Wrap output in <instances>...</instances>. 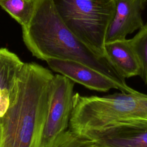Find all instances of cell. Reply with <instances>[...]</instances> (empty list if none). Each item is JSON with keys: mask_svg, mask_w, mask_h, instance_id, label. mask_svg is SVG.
Segmentation results:
<instances>
[{"mask_svg": "<svg viewBox=\"0 0 147 147\" xmlns=\"http://www.w3.org/2000/svg\"><path fill=\"white\" fill-rule=\"evenodd\" d=\"M114 16L107 27L105 42L126 38L144 25L142 13L147 0H115Z\"/></svg>", "mask_w": 147, "mask_h": 147, "instance_id": "cell-8", "label": "cell"}, {"mask_svg": "<svg viewBox=\"0 0 147 147\" xmlns=\"http://www.w3.org/2000/svg\"><path fill=\"white\" fill-rule=\"evenodd\" d=\"M24 63L14 53L0 48V96H10L17 75Z\"/></svg>", "mask_w": 147, "mask_h": 147, "instance_id": "cell-10", "label": "cell"}, {"mask_svg": "<svg viewBox=\"0 0 147 147\" xmlns=\"http://www.w3.org/2000/svg\"><path fill=\"white\" fill-rule=\"evenodd\" d=\"M53 76L37 63H24L10 91L8 109L0 118V147H40Z\"/></svg>", "mask_w": 147, "mask_h": 147, "instance_id": "cell-2", "label": "cell"}, {"mask_svg": "<svg viewBox=\"0 0 147 147\" xmlns=\"http://www.w3.org/2000/svg\"><path fill=\"white\" fill-rule=\"evenodd\" d=\"M1 138H2V128H1V124H0V146H1Z\"/></svg>", "mask_w": 147, "mask_h": 147, "instance_id": "cell-14", "label": "cell"}, {"mask_svg": "<svg viewBox=\"0 0 147 147\" xmlns=\"http://www.w3.org/2000/svg\"><path fill=\"white\" fill-rule=\"evenodd\" d=\"M23 41L36 58L68 60L82 63L114 81L120 91L133 92L107 57L83 42L65 25L51 0H34L32 15L22 28Z\"/></svg>", "mask_w": 147, "mask_h": 147, "instance_id": "cell-1", "label": "cell"}, {"mask_svg": "<svg viewBox=\"0 0 147 147\" xmlns=\"http://www.w3.org/2000/svg\"><path fill=\"white\" fill-rule=\"evenodd\" d=\"M47 147H105L83 134L69 129L57 137Z\"/></svg>", "mask_w": 147, "mask_h": 147, "instance_id": "cell-13", "label": "cell"}, {"mask_svg": "<svg viewBox=\"0 0 147 147\" xmlns=\"http://www.w3.org/2000/svg\"><path fill=\"white\" fill-rule=\"evenodd\" d=\"M49 68L72 82L99 92H107L112 88L120 90L112 79L92 67L72 60L49 59L45 61Z\"/></svg>", "mask_w": 147, "mask_h": 147, "instance_id": "cell-7", "label": "cell"}, {"mask_svg": "<svg viewBox=\"0 0 147 147\" xmlns=\"http://www.w3.org/2000/svg\"><path fill=\"white\" fill-rule=\"evenodd\" d=\"M51 1L68 28L88 47L105 56V36L115 12V1Z\"/></svg>", "mask_w": 147, "mask_h": 147, "instance_id": "cell-4", "label": "cell"}, {"mask_svg": "<svg viewBox=\"0 0 147 147\" xmlns=\"http://www.w3.org/2000/svg\"><path fill=\"white\" fill-rule=\"evenodd\" d=\"M74 84L62 75H54L40 147H47L67 130L73 108Z\"/></svg>", "mask_w": 147, "mask_h": 147, "instance_id": "cell-5", "label": "cell"}, {"mask_svg": "<svg viewBox=\"0 0 147 147\" xmlns=\"http://www.w3.org/2000/svg\"><path fill=\"white\" fill-rule=\"evenodd\" d=\"M34 5V0H0V6L22 28L29 22Z\"/></svg>", "mask_w": 147, "mask_h": 147, "instance_id": "cell-11", "label": "cell"}, {"mask_svg": "<svg viewBox=\"0 0 147 147\" xmlns=\"http://www.w3.org/2000/svg\"><path fill=\"white\" fill-rule=\"evenodd\" d=\"M129 40L138 61V76L147 86V22L138 30L132 38Z\"/></svg>", "mask_w": 147, "mask_h": 147, "instance_id": "cell-12", "label": "cell"}, {"mask_svg": "<svg viewBox=\"0 0 147 147\" xmlns=\"http://www.w3.org/2000/svg\"><path fill=\"white\" fill-rule=\"evenodd\" d=\"M147 121V94L135 91L104 96H73L71 130L82 134L114 125Z\"/></svg>", "mask_w": 147, "mask_h": 147, "instance_id": "cell-3", "label": "cell"}, {"mask_svg": "<svg viewBox=\"0 0 147 147\" xmlns=\"http://www.w3.org/2000/svg\"><path fill=\"white\" fill-rule=\"evenodd\" d=\"M105 56L125 79L138 76L140 66L129 39L117 40L105 42Z\"/></svg>", "mask_w": 147, "mask_h": 147, "instance_id": "cell-9", "label": "cell"}, {"mask_svg": "<svg viewBox=\"0 0 147 147\" xmlns=\"http://www.w3.org/2000/svg\"><path fill=\"white\" fill-rule=\"evenodd\" d=\"M82 134L105 147H147V121L114 125Z\"/></svg>", "mask_w": 147, "mask_h": 147, "instance_id": "cell-6", "label": "cell"}]
</instances>
